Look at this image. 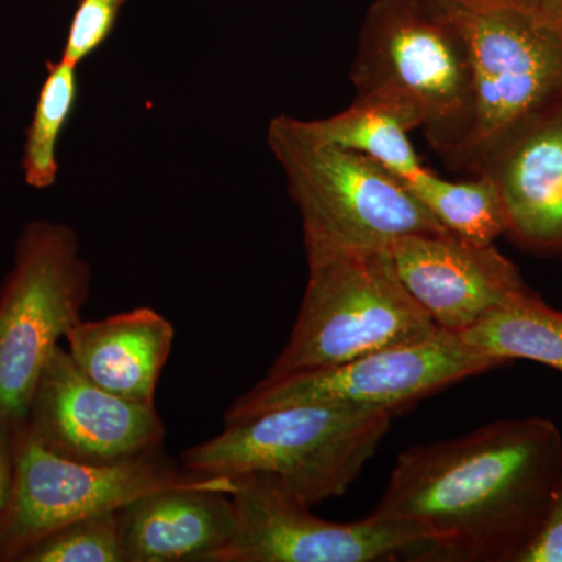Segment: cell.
Returning a JSON list of instances; mask_svg holds the SVG:
<instances>
[{
  "label": "cell",
  "mask_w": 562,
  "mask_h": 562,
  "mask_svg": "<svg viewBox=\"0 0 562 562\" xmlns=\"http://www.w3.org/2000/svg\"><path fill=\"white\" fill-rule=\"evenodd\" d=\"M46 70L22 150L25 183L36 190H46L57 181L58 143L79 98L77 68L58 60L47 61Z\"/></svg>",
  "instance_id": "d6986e66"
},
{
  "label": "cell",
  "mask_w": 562,
  "mask_h": 562,
  "mask_svg": "<svg viewBox=\"0 0 562 562\" xmlns=\"http://www.w3.org/2000/svg\"><path fill=\"white\" fill-rule=\"evenodd\" d=\"M13 435L14 431L0 427V522L9 501L11 475H13Z\"/></svg>",
  "instance_id": "603a6c76"
},
{
  "label": "cell",
  "mask_w": 562,
  "mask_h": 562,
  "mask_svg": "<svg viewBox=\"0 0 562 562\" xmlns=\"http://www.w3.org/2000/svg\"><path fill=\"white\" fill-rule=\"evenodd\" d=\"M90 283L72 228L33 221L22 231L0 286V427L27 424L41 371L81 321Z\"/></svg>",
  "instance_id": "8992f818"
},
{
  "label": "cell",
  "mask_w": 562,
  "mask_h": 562,
  "mask_svg": "<svg viewBox=\"0 0 562 562\" xmlns=\"http://www.w3.org/2000/svg\"><path fill=\"white\" fill-rule=\"evenodd\" d=\"M297 319L265 380L331 368L439 331L403 286L390 251L310 258Z\"/></svg>",
  "instance_id": "5b68a950"
},
{
  "label": "cell",
  "mask_w": 562,
  "mask_h": 562,
  "mask_svg": "<svg viewBox=\"0 0 562 562\" xmlns=\"http://www.w3.org/2000/svg\"><path fill=\"white\" fill-rule=\"evenodd\" d=\"M173 338L171 322L140 306L99 321L81 319L65 339L70 358L91 382L127 401L155 405Z\"/></svg>",
  "instance_id": "9a60e30c"
},
{
  "label": "cell",
  "mask_w": 562,
  "mask_h": 562,
  "mask_svg": "<svg viewBox=\"0 0 562 562\" xmlns=\"http://www.w3.org/2000/svg\"><path fill=\"white\" fill-rule=\"evenodd\" d=\"M501 191L506 238L539 258H562V91L512 125L484 151L472 176Z\"/></svg>",
  "instance_id": "4fadbf2b"
},
{
  "label": "cell",
  "mask_w": 562,
  "mask_h": 562,
  "mask_svg": "<svg viewBox=\"0 0 562 562\" xmlns=\"http://www.w3.org/2000/svg\"><path fill=\"white\" fill-rule=\"evenodd\" d=\"M268 143L301 213L308 260L447 233L402 180L364 155L316 138L302 120L273 117Z\"/></svg>",
  "instance_id": "277c9868"
},
{
  "label": "cell",
  "mask_w": 562,
  "mask_h": 562,
  "mask_svg": "<svg viewBox=\"0 0 562 562\" xmlns=\"http://www.w3.org/2000/svg\"><path fill=\"white\" fill-rule=\"evenodd\" d=\"M458 336L505 364L528 360L562 373V312L547 305L538 292L494 310Z\"/></svg>",
  "instance_id": "e0dca14e"
},
{
  "label": "cell",
  "mask_w": 562,
  "mask_h": 562,
  "mask_svg": "<svg viewBox=\"0 0 562 562\" xmlns=\"http://www.w3.org/2000/svg\"><path fill=\"white\" fill-rule=\"evenodd\" d=\"M405 184L443 231L464 241L491 246L508 231L505 203L490 177L453 181L425 168Z\"/></svg>",
  "instance_id": "ac0fdd59"
},
{
  "label": "cell",
  "mask_w": 562,
  "mask_h": 562,
  "mask_svg": "<svg viewBox=\"0 0 562 562\" xmlns=\"http://www.w3.org/2000/svg\"><path fill=\"white\" fill-rule=\"evenodd\" d=\"M505 362L473 349L454 333L373 351L316 371L265 380L232 403L224 425L291 405L391 412L395 416L454 383L502 368Z\"/></svg>",
  "instance_id": "9c48e42d"
},
{
  "label": "cell",
  "mask_w": 562,
  "mask_h": 562,
  "mask_svg": "<svg viewBox=\"0 0 562 562\" xmlns=\"http://www.w3.org/2000/svg\"><path fill=\"white\" fill-rule=\"evenodd\" d=\"M235 535L211 562L413 561L427 547V532L403 520L369 514L357 522L321 519L279 483L262 475L233 479Z\"/></svg>",
  "instance_id": "30bf717a"
},
{
  "label": "cell",
  "mask_w": 562,
  "mask_h": 562,
  "mask_svg": "<svg viewBox=\"0 0 562 562\" xmlns=\"http://www.w3.org/2000/svg\"><path fill=\"white\" fill-rule=\"evenodd\" d=\"M25 427L50 452L87 464H117L161 449L166 427L155 405L111 394L55 347L33 391Z\"/></svg>",
  "instance_id": "8fae6325"
},
{
  "label": "cell",
  "mask_w": 562,
  "mask_h": 562,
  "mask_svg": "<svg viewBox=\"0 0 562 562\" xmlns=\"http://www.w3.org/2000/svg\"><path fill=\"white\" fill-rule=\"evenodd\" d=\"M517 562H562V476L538 535L517 558Z\"/></svg>",
  "instance_id": "7402d4cb"
},
{
  "label": "cell",
  "mask_w": 562,
  "mask_h": 562,
  "mask_svg": "<svg viewBox=\"0 0 562 562\" xmlns=\"http://www.w3.org/2000/svg\"><path fill=\"white\" fill-rule=\"evenodd\" d=\"M503 2L517 3V5L531 7V9H539L542 0H503Z\"/></svg>",
  "instance_id": "d4e9b609"
},
{
  "label": "cell",
  "mask_w": 562,
  "mask_h": 562,
  "mask_svg": "<svg viewBox=\"0 0 562 562\" xmlns=\"http://www.w3.org/2000/svg\"><path fill=\"white\" fill-rule=\"evenodd\" d=\"M180 471L161 449L117 464H87L50 452L27 427L13 435V475L0 522V561H20L66 525L120 512L150 492L209 483Z\"/></svg>",
  "instance_id": "ba28073f"
},
{
  "label": "cell",
  "mask_w": 562,
  "mask_h": 562,
  "mask_svg": "<svg viewBox=\"0 0 562 562\" xmlns=\"http://www.w3.org/2000/svg\"><path fill=\"white\" fill-rule=\"evenodd\" d=\"M395 414L328 405H291L225 425L181 453L201 476L262 475L305 505L341 497L360 476Z\"/></svg>",
  "instance_id": "3957f363"
},
{
  "label": "cell",
  "mask_w": 562,
  "mask_h": 562,
  "mask_svg": "<svg viewBox=\"0 0 562 562\" xmlns=\"http://www.w3.org/2000/svg\"><path fill=\"white\" fill-rule=\"evenodd\" d=\"M20 562H125L117 512L66 525L35 543Z\"/></svg>",
  "instance_id": "ffe728a7"
},
{
  "label": "cell",
  "mask_w": 562,
  "mask_h": 562,
  "mask_svg": "<svg viewBox=\"0 0 562 562\" xmlns=\"http://www.w3.org/2000/svg\"><path fill=\"white\" fill-rule=\"evenodd\" d=\"M233 479L150 492L117 512L125 562H211L235 535Z\"/></svg>",
  "instance_id": "5bb4252c"
},
{
  "label": "cell",
  "mask_w": 562,
  "mask_h": 562,
  "mask_svg": "<svg viewBox=\"0 0 562 562\" xmlns=\"http://www.w3.org/2000/svg\"><path fill=\"white\" fill-rule=\"evenodd\" d=\"M125 0H79L60 60L74 68L88 60L110 38Z\"/></svg>",
  "instance_id": "44dd1931"
},
{
  "label": "cell",
  "mask_w": 562,
  "mask_h": 562,
  "mask_svg": "<svg viewBox=\"0 0 562 562\" xmlns=\"http://www.w3.org/2000/svg\"><path fill=\"white\" fill-rule=\"evenodd\" d=\"M561 476L562 432L554 422L495 420L398 454L371 516L427 532V547L413 561L517 562Z\"/></svg>",
  "instance_id": "6da1fadb"
},
{
  "label": "cell",
  "mask_w": 562,
  "mask_h": 562,
  "mask_svg": "<svg viewBox=\"0 0 562 562\" xmlns=\"http://www.w3.org/2000/svg\"><path fill=\"white\" fill-rule=\"evenodd\" d=\"M403 286L439 330L460 333L532 292L512 260L452 233H419L390 249Z\"/></svg>",
  "instance_id": "7c38bea8"
},
{
  "label": "cell",
  "mask_w": 562,
  "mask_h": 562,
  "mask_svg": "<svg viewBox=\"0 0 562 562\" xmlns=\"http://www.w3.org/2000/svg\"><path fill=\"white\" fill-rule=\"evenodd\" d=\"M539 11L547 20L562 22V0H542Z\"/></svg>",
  "instance_id": "cb8c5ba5"
},
{
  "label": "cell",
  "mask_w": 562,
  "mask_h": 562,
  "mask_svg": "<svg viewBox=\"0 0 562 562\" xmlns=\"http://www.w3.org/2000/svg\"><path fill=\"white\" fill-rule=\"evenodd\" d=\"M303 124L316 138L379 162L403 183L425 169L409 139L419 125L391 103L355 99L341 113Z\"/></svg>",
  "instance_id": "2e32d148"
},
{
  "label": "cell",
  "mask_w": 562,
  "mask_h": 562,
  "mask_svg": "<svg viewBox=\"0 0 562 562\" xmlns=\"http://www.w3.org/2000/svg\"><path fill=\"white\" fill-rule=\"evenodd\" d=\"M460 32L471 57L476 122L449 169L472 173L503 133L562 91V22L503 0H430Z\"/></svg>",
  "instance_id": "52a82bcc"
},
{
  "label": "cell",
  "mask_w": 562,
  "mask_h": 562,
  "mask_svg": "<svg viewBox=\"0 0 562 562\" xmlns=\"http://www.w3.org/2000/svg\"><path fill=\"white\" fill-rule=\"evenodd\" d=\"M350 80L357 99L406 111L447 168L471 139L476 122L471 57L452 21L430 0H373Z\"/></svg>",
  "instance_id": "7a4b0ae2"
}]
</instances>
